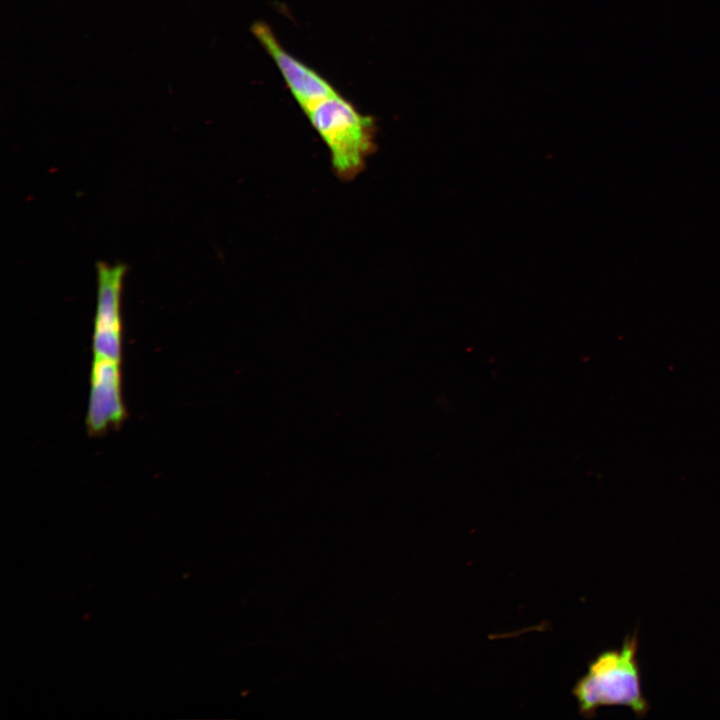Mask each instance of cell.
<instances>
[{"mask_svg":"<svg viewBox=\"0 0 720 720\" xmlns=\"http://www.w3.org/2000/svg\"><path fill=\"white\" fill-rule=\"evenodd\" d=\"M637 633L627 636L620 649L605 651L589 665L576 683L573 694L584 716H592L605 706H624L639 718L649 712L642 689L637 659Z\"/></svg>","mask_w":720,"mask_h":720,"instance_id":"3","label":"cell"},{"mask_svg":"<svg viewBox=\"0 0 720 720\" xmlns=\"http://www.w3.org/2000/svg\"><path fill=\"white\" fill-rule=\"evenodd\" d=\"M127 270L125 263H96L94 356L87 415L97 422H118L126 415L121 397V300Z\"/></svg>","mask_w":720,"mask_h":720,"instance_id":"1","label":"cell"},{"mask_svg":"<svg viewBox=\"0 0 720 720\" xmlns=\"http://www.w3.org/2000/svg\"><path fill=\"white\" fill-rule=\"evenodd\" d=\"M304 113L326 145L336 177L342 181L354 180L376 151L375 119L361 113L339 92Z\"/></svg>","mask_w":720,"mask_h":720,"instance_id":"2","label":"cell"},{"mask_svg":"<svg viewBox=\"0 0 720 720\" xmlns=\"http://www.w3.org/2000/svg\"><path fill=\"white\" fill-rule=\"evenodd\" d=\"M251 32L273 59L292 96L303 112L338 91L317 71L291 55L263 21L251 26Z\"/></svg>","mask_w":720,"mask_h":720,"instance_id":"4","label":"cell"}]
</instances>
